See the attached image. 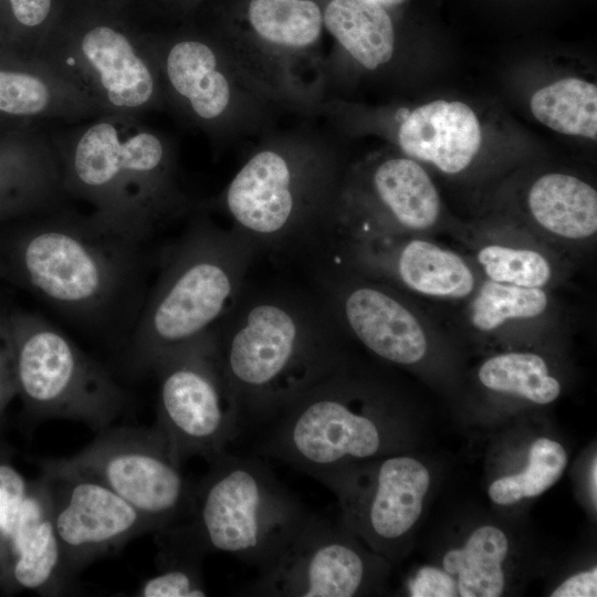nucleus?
<instances>
[{"instance_id":"1","label":"nucleus","mask_w":597,"mask_h":597,"mask_svg":"<svg viewBox=\"0 0 597 597\" xmlns=\"http://www.w3.org/2000/svg\"><path fill=\"white\" fill-rule=\"evenodd\" d=\"M338 328L316 295L243 289L214 327L243 429L260 426L347 360Z\"/></svg>"},{"instance_id":"2","label":"nucleus","mask_w":597,"mask_h":597,"mask_svg":"<svg viewBox=\"0 0 597 597\" xmlns=\"http://www.w3.org/2000/svg\"><path fill=\"white\" fill-rule=\"evenodd\" d=\"M145 245L95 214L48 216L14 238L11 266L21 283L70 321L128 337L147 293Z\"/></svg>"},{"instance_id":"3","label":"nucleus","mask_w":597,"mask_h":597,"mask_svg":"<svg viewBox=\"0 0 597 597\" xmlns=\"http://www.w3.org/2000/svg\"><path fill=\"white\" fill-rule=\"evenodd\" d=\"M346 171L335 139L310 124L268 130L218 202L256 253L310 250L328 234Z\"/></svg>"},{"instance_id":"4","label":"nucleus","mask_w":597,"mask_h":597,"mask_svg":"<svg viewBox=\"0 0 597 597\" xmlns=\"http://www.w3.org/2000/svg\"><path fill=\"white\" fill-rule=\"evenodd\" d=\"M256 251L232 229L198 216L158 256V274L125 341L127 364L149 373L212 331L245 286Z\"/></svg>"},{"instance_id":"5","label":"nucleus","mask_w":597,"mask_h":597,"mask_svg":"<svg viewBox=\"0 0 597 597\" xmlns=\"http://www.w3.org/2000/svg\"><path fill=\"white\" fill-rule=\"evenodd\" d=\"M193 485L185 523L158 532L164 542L205 556L227 553L259 572L268 567L307 511L259 455L228 451Z\"/></svg>"},{"instance_id":"6","label":"nucleus","mask_w":597,"mask_h":597,"mask_svg":"<svg viewBox=\"0 0 597 597\" xmlns=\"http://www.w3.org/2000/svg\"><path fill=\"white\" fill-rule=\"evenodd\" d=\"M323 0H234L211 38L279 111L314 116L327 97Z\"/></svg>"},{"instance_id":"7","label":"nucleus","mask_w":597,"mask_h":597,"mask_svg":"<svg viewBox=\"0 0 597 597\" xmlns=\"http://www.w3.org/2000/svg\"><path fill=\"white\" fill-rule=\"evenodd\" d=\"M9 322L18 396L32 416L82 422L97 433L124 412L126 390L60 328L30 313Z\"/></svg>"},{"instance_id":"8","label":"nucleus","mask_w":597,"mask_h":597,"mask_svg":"<svg viewBox=\"0 0 597 597\" xmlns=\"http://www.w3.org/2000/svg\"><path fill=\"white\" fill-rule=\"evenodd\" d=\"M155 426L182 464L190 457L208 462L227 451L242 432L238 401L223 374L214 328L161 358Z\"/></svg>"},{"instance_id":"9","label":"nucleus","mask_w":597,"mask_h":597,"mask_svg":"<svg viewBox=\"0 0 597 597\" xmlns=\"http://www.w3.org/2000/svg\"><path fill=\"white\" fill-rule=\"evenodd\" d=\"M52 459L103 482L145 516L156 532L190 514L195 484L184 475L181 463L155 425L111 426L78 452Z\"/></svg>"},{"instance_id":"10","label":"nucleus","mask_w":597,"mask_h":597,"mask_svg":"<svg viewBox=\"0 0 597 597\" xmlns=\"http://www.w3.org/2000/svg\"><path fill=\"white\" fill-rule=\"evenodd\" d=\"M168 87L188 114L224 142L260 137L279 112L241 75L210 38L185 36L165 48Z\"/></svg>"},{"instance_id":"11","label":"nucleus","mask_w":597,"mask_h":597,"mask_svg":"<svg viewBox=\"0 0 597 597\" xmlns=\"http://www.w3.org/2000/svg\"><path fill=\"white\" fill-rule=\"evenodd\" d=\"M49 484L52 517L66 575L86 566L155 526L96 478L53 461H38Z\"/></svg>"},{"instance_id":"12","label":"nucleus","mask_w":597,"mask_h":597,"mask_svg":"<svg viewBox=\"0 0 597 597\" xmlns=\"http://www.w3.org/2000/svg\"><path fill=\"white\" fill-rule=\"evenodd\" d=\"M343 524L307 513L276 558L247 587L243 596L353 597L362 594L375 564Z\"/></svg>"},{"instance_id":"13","label":"nucleus","mask_w":597,"mask_h":597,"mask_svg":"<svg viewBox=\"0 0 597 597\" xmlns=\"http://www.w3.org/2000/svg\"><path fill=\"white\" fill-rule=\"evenodd\" d=\"M316 480L337 495L347 528L389 549L418 522L430 474L415 458L391 455L369 470L349 464Z\"/></svg>"},{"instance_id":"14","label":"nucleus","mask_w":597,"mask_h":597,"mask_svg":"<svg viewBox=\"0 0 597 597\" xmlns=\"http://www.w3.org/2000/svg\"><path fill=\"white\" fill-rule=\"evenodd\" d=\"M70 582L53 524L50 488L40 474L30 480L21 504L0 589L57 596L67 590Z\"/></svg>"},{"instance_id":"15","label":"nucleus","mask_w":597,"mask_h":597,"mask_svg":"<svg viewBox=\"0 0 597 597\" xmlns=\"http://www.w3.org/2000/svg\"><path fill=\"white\" fill-rule=\"evenodd\" d=\"M396 142L405 156L429 163L444 174L457 175L478 155L482 130L469 105L437 100L401 116Z\"/></svg>"},{"instance_id":"16","label":"nucleus","mask_w":597,"mask_h":597,"mask_svg":"<svg viewBox=\"0 0 597 597\" xmlns=\"http://www.w3.org/2000/svg\"><path fill=\"white\" fill-rule=\"evenodd\" d=\"M81 53L112 105L133 109L154 98L156 80L148 63L119 31L106 25L91 29L81 41Z\"/></svg>"},{"instance_id":"17","label":"nucleus","mask_w":597,"mask_h":597,"mask_svg":"<svg viewBox=\"0 0 597 597\" xmlns=\"http://www.w3.org/2000/svg\"><path fill=\"white\" fill-rule=\"evenodd\" d=\"M324 29L338 53L375 72L396 54L397 35L388 10L373 0H323Z\"/></svg>"},{"instance_id":"18","label":"nucleus","mask_w":597,"mask_h":597,"mask_svg":"<svg viewBox=\"0 0 597 597\" xmlns=\"http://www.w3.org/2000/svg\"><path fill=\"white\" fill-rule=\"evenodd\" d=\"M526 202L536 224L554 237L580 241L596 234L597 192L578 177L545 174L531 186Z\"/></svg>"},{"instance_id":"19","label":"nucleus","mask_w":597,"mask_h":597,"mask_svg":"<svg viewBox=\"0 0 597 597\" xmlns=\"http://www.w3.org/2000/svg\"><path fill=\"white\" fill-rule=\"evenodd\" d=\"M507 551L503 531L484 525L471 533L463 547L444 555L443 569L454 578L461 597H499L505 585L502 564Z\"/></svg>"},{"instance_id":"20","label":"nucleus","mask_w":597,"mask_h":597,"mask_svg":"<svg viewBox=\"0 0 597 597\" xmlns=\"http://www.w3.org/2000/svg\"><path fill=\"white\" fill-rule=\"evenodd\" d=\"M533 116L565 135L597 137V86L579 77H564L538 88L531 97Z\"/></svg>"},{"instance_id":"21","label":"nucleus","mask_w":597,"mask_h":597,"mask_svg":"<svg viewBox=\"0 0 597 597\" xmlns=\"http://www.w3.org/2000/svg\"><path fill=\"white\" fill-rule=\"evenodd\" d=\"M488 389L547 405L561 394L559 381L549 374L545 359L534 353L511 352L488 358L478 371Z\"/></svg>"},{"instance_id":"22","label":"nucleus","mask_w":597,"mask_h":597,"mask_svg":"<svg viewBox=\"0 0 597 597\" xmlns=\"http://www.w3.org/2000/svg\"><path fill=\"white\" fill-rule=\"evenodd\" d=\"M551 298L544 289L485 280L472 294L469 320L476 331L491 333L506 324L542 316Z\"/></svg>"},{"instance_id":"23","label":"nucleus","mask_w":597,"mask_h":597,"mask_svg":"<svg viewBox=\"0 0 597 597\" xmlns=\"http://www.w3.org/2000/svg\"><path fill=\"white\" fill-rule=\"evenodd\" d=\"M566 464L567 454L561 443L548 438H538L530 449L525 470L493 481L488 491L489 496L501 505L537 496L557 482Z\"/></svg>"},{"instance_id":"24","label":"nucleus","mask_w":597,"mask_h":597,"mask_svg":"<svg viewBox=\"0 0 597 597\" xmlns=\"http://www.w3.org/2000/svg\"><path fill=\"white\" fill-rule=\"evenodd\" d=\"M476 261L486 280L523 287L544 289L553 277L549 260L540 251L505 244H485Z\"/></svg>"},{"instance_id":"25","label":"nucleus","mask_w":597,"mask_h":597,"mask_svg":"<svg viewBox=\"0 0 597 597\" xmlns=\"http://www.w3.org/2000/svg\"><path fill=\"white\" fill-rule=\"evenodd\" d=\"M164 567L136 589L138 597H203L208 595L202 557L185 551L163 547Z\"/></svg>"},{"instance_id":"26","label":"nucleus","mask_w":597,"mask_h":597,"mask_svg":"<svg viewBox=\"0 0 597 597\" xmlns=\"http://www.w3.org/2000/svg\"><path fill=\"white\" fill-rule=\"evenodd\" d=\"M54 186L55 176L43 163L13 168L0 163V218L41 208Z\"/></svg>"},{"instance_id":"27","label":"nucleus","mask_w":597,"mask_h":597,"mask_svg":"<svg viewBox=\"0 0 597 597\" xmlns=\"http://www.w3.org/2000/svg\"><path fill=\"white\" fill-rule=\"evenodd\" d=\"M29 482L0 442V588L7 570L9 544Z\"/></svg>"},{"instance_id":"28","label":"nucleus","mask_w":597,"mask_h":597,"mask_svg":"<svg viewBox=\"0 0 597 597\" xmlns=\"http://www.w3.org/2000/svg\"><path fill=\"white\" fill-rule=\"evenodd\" d=\"M50 90L38 76L0 69V113L33 116L50 103Z\"/></svg>"},{"instance_id":"29","label":"nucleus","mask_w":597,"mask_h":597,"mask_svg":"<svg viewBox=\"0 0 597 597\" xmlns=\"http://www.w3.org/2000/svg\"><path fill=\"white\" fill-rule=\"evenodd\" d=\"M18 396L14 348L9 316H0V417Z\"/></svg>"},{"instance_id":"30","label":"nucleus","mask_w":597,"mask_h":597,"mask_svg":"<svg viewBox=\"0 0 597 597\" xmlns=\"http://www.w3.org/2000/svg\"><path fill=\"white\" fill-rule=\"evenodd\" d=\"M410 595L416 597L457 596V584L454 578L447 572L433 567H423L410 584Z\"/></svg>"},{"instance_id":"31","label":"nucleus","mask_w":597,"mask_h":597,"mask_svg":"<svg viewBox=\"0 0 597 597\" xmlns=\"http://www.w3.org/2000/svg\"><path fill=\"white\" fill-rule=\"evenodd\" d=\"M596 595V567L570 576L551 594L552 597H593Z\"/></svg>"},{"instance_id":"32","label":"nucleus","mask_w":597,"mask_h":597,"mask_svg":"<svg viewBox=\"0 0 597 597\" xmlns=\"http://www.w3.org/2000/svg\"><path fill=\"white\" fill-rule=\"evenodd\" d=\"M17 21L28 28L40 25L49 15L51 0H9Z\"/></svg>"},{"instance_id":"33","label":"nucleus","mask_w":597,"mask_h":597,"mask_svg":"<svg viewBox=\"0 0 597 597\" xmlns=\"http://www.w3.org/2000/svg\"><path fill=\"white\" fill-rule=\"evenodd\" d=\"M597 461H596V457L594 458V461H593V464H591V469H590V491H591V498L594 499V503H595V506H596V503H597V484H596V481H597Z\"/></svg>"},{"instance_id":"34","label":"nucleus","mask_w":597,"mask_h":597,"mask_svg":"<svg viewBox=\"0 0 597 597\" xmlns=\"http://www.w3.org/2000/svg\"><path fill=\"white\" fill-rule=\"evenodd\" d=\"M373 1L389 11L394 8L401 6L406 0H373Z\"/></svg>"}]
</instances>
